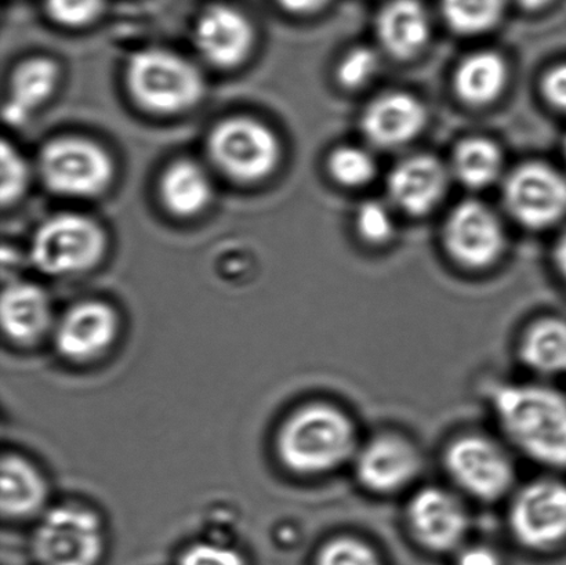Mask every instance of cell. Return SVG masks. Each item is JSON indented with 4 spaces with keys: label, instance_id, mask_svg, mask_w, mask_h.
<instances>
[{
    "label": "cell",
    "instance_id": "obj_1",
    "mask_svg": "<svg viewBox=\"0 0 566 565\" xmlns=\"http://www.w3.org/2000/svg\"><path fill=\"white\" fill-rule=\"evenodd\" d=\"M510 444L542 467L566 470V397L543 385H509L493 397Z\"/></svg>",
    "mask_w": 566,
    "mask_h": 565
},
{
    "label": "cell",
    "instance_id": "obj_2",
    "mask_svg": "<svg viewBox=\"0 0 566 565\" xmlns=\"http://www.w3.org/2000/svg\"><path fill=\"white\" fill-rule=\"evenodd\" d=\"M359 450L352 418L329 404L300 408L283 423L279 456L291 472L321 475L354 461Z\"/></svg>",
    "mask_w": 566,
    "mask_h": 565
},
{
    "label": "cell",
    "instance_id": "obj_3",
    "mask_svg": "<svg viewBox=\"0 0 566 565\" xmlns=\"http://www.w3.org/2000/svg\"><path fill=\"white\" fill-rule=\"evenodd\" d=\"M127 86L143 108L157 114H176L201 100V72L181 55L147 49L132 55L126 70Z\"/></svg>",
    "mask_w": 566,
    "mask_h": 565
},
{
    "label": "cell",
    "instance_id": "obj_4",
    "mask_svg": "<svg viewBox=\"0 0 566 565\" xmlns=\"http://www.w3.org/2000/svg\"><path fill=\"white\" fill-rule=\"evenodd\" d=\"M105 236L96 221L86 216H53L33 236L30 257L33 265L48 275H72L92 269L102 259Z\"/></svg>",
    "mask_w": 566,
    "mask_h": 565
},
{
    "label": "cell",
    "instance_id": "obj_5",
    "mask_svg": "<svg viewBox=\"0 0 566 565\" xmlns=\"http://www.w3.org/2000/svg\"><path fill=\"white\" fill-rule=\"evenodd\" d=\"M39 175L57 196H98L113 180L114 165L97 144L81 137H63L46 144L39 155Z\"/></svg>",
    "mask_w": 566,
    "mask_h": 565
},
{
    "label": "cell",
    "instance_id": "obj_6",
    "mask_svg": "<svg viewBox=\"0 0 566 565\" xmlns=\"http://www.w3.org/2000/svg\"><path fill=\"white\" fill-rule=\"evenodd\" d=\"M104 547V531L96 514L71 505L44 514L32 540L38 565H98Z\"/></svg>",
    "mask_w": 566,
    "mask_h": 565
},
{
    "label": "cell",
    "instance_id": "obj_7",
    "mask_svg": "<svg viewBox=\"0 0 566 565\" xmlns=\"http://www.w3.org/2000/svg\"><path fill=\"white\" fill-rule=\"evenodd\" d=\"M446 469L454 485L482 502L501 500L512 491L515 468L512 457L490 437H459L446 452Z\"/></svg>",
    "mask_w": 566,
    "mask_h": 565
},
{
    "label": "cell",
    "instance_id": "obj_8",
    "mask_svg": "<svg viewBox=\"0 0 566 565\" xmlns=\"http://www.w3.org/2000/svg\"><path fill=\"white\" fill-rule=\"evenodd\" d=\"M209 154L231 179L252 182L264 179L280 160V143L273 130L249 118L221 122L210 133Z\"/></svg>",
    "mask_w": 566,
    "mask_h": 565
},
{
    "label": "cell",
    "instance_id": "obj_9",
    "mask_svg": "<svg viewBox=\"0 0 566 565\" xmlns=\"http://www.w3.org/2000/svg\"><path fill=\"white\" fill-rule=\"evenodd\" d=\"M509 524L515 540L534 551L566 542V483L558 479L532 481L515 494Z\"/></svg>",
    "mask_w": 566,
    "mask_h": 565
},
{
    "label": "cell",
    "instance_id": "obj_10",
    "mask_svg": "<svg viewBox=\"0 0 566 565\" xmlns=\"http://www.w3.org/2000/svg\"><path fill=\"white\" fill-rule=\"evenodd\" d=\"M504 202L521 224L546 229L566 215V179L546 164H525L509 176Z\"/></svg>",
    "mask_w": 566,
    "mask_h": 565
},
{
    "label": "cell",
    "instance_id": "obj_11",
    "mask_svg": "<svg viewBox=\"0 0 566 565\" xmlns=\"http://www.w3.org/2000/svg\"><path fill=\"white\" fill-rule=\"evenodd\" d=\"M443 240L451 257L469 269L490 268L506 243L501 220L479 201H465L452 210Z\"/></svg>",
    "mask_w": 566,
    "mask_h": 565
},
{
    "label": "cell",
    "instance_id": "obj_12",
    "mask_svg": "<svg viewBox=\"0 0 566 565\" xmlns=\"http://www.w3.org/2000/svg\"><path fill=\"white\" fill-rule=\"evenodd\" d=\"M410 531L432 552H451L463 545L470 529L468 509L453 492L427 486L416 492L407 509Z\"/></svg>",
    "mask_w": 566,
    "mask_h": 565
},
{
    "label": "cell",
    "instance_id": "obj_13",
    "mask_svg": "<svg viewBox=\"0 0 566 565\" xmlns=\"http://www.w3.org/2000/svg\"><path fill=\"white\" fill-rule=\"evenodd\" d=\"M354 467L366 490L387 495L413 483L420 473L421 458L412 442L403 437L382 435L359 447Z\"/></svg>",
    "mask_w": 566,
    "mask_h": 565
},
{
    "label": "cell",
    "instance_id": "obj_14",
    "mask_svg": "<svg viewBox=\"0 0 566 565\" xmlns=\"http://www.w3.org/2000/svg\"><path fill=\"white\" fill-rule=\"evenodd\" d=\"M118 332L119 320L113 307L103 302H82L61 317L54 343L64 358L86 363L107 352Z\"/></svg>",
    "mask_w": 566,
    "mask_h": 565
},
{
    "label": "cell",
    "instance_id": "obj_15",
    "mask_svg": "<svg viewBox=\"0 0 566 565\" xmlns=\"http://www.w3.org/2000/svg\"><path fill=\"white\" fill-rule=\"evenodd\" d=\"M196 46L209 64L231 69L241 64L253 46V28L230 6H212L199 17L193 31Z\"/></svg>",
    "mask_w": 566,
    "mask_h": 565
},
{
    "label": "cell",
    "instance_id": "obj_16",
    "mask_svg": "<svg viewBox=\"0 0 566 565\" xmlns=\"http://www.w3.org/2000/svg\"><path fill=\"white\" fill-rule=\"evenodd\" d=\"M427 122L424 105L412 94L391 92L382 94L366 107L364 135L376 146H403L419 135Z\"/></svg>",
    "mask_w": 566,
    "mask_h": 565
},
{
    "label": "cell",
    "instance_id": "obj_17",
    "mask_svg": "<svg viewBox=\"0 0 566 565\" xmlns=\"http://www.w3.org/2000/svg\"><path fill=\"white\" fill-rule=\"evenodd\" d=\"M448 174L431 155L401 160L388 177V192L403 212L420 216L437 207L447 191Z\"/></svg>",
    "mask_w": 566,
    "mask_h": 565
},
{
    "label": "cell",
    "instance_id": "obj_18",
    "mask_svg": "<svg viewBox=\"0 0 566 565\" xmlns=\"http://www.w3.org/2000/svg\"><path fill=\"white\" fill-rule=\"evenodd\" d=\"M0 318L10 341L32 345L42 339L52 325V304L38 285L14 282L3 291Z\"/></svg>",
    "mask_w": 566,
    "mask_h": 565
},
{
    "label": "cell",
    "instance_id": "obj_19",
    "mask_svg": "<svg viewBox=\"0 0 566 565\" xmlns=\"http://www.w3.org/2000/svg\"><path fill=\"white\" fill-rule=\"evenodd\" d=\"M429 14L419 0H391L377 19V35L394 57L408 60L419 54L429 42Z\"/></svg>",
    "mask_w": 566,
    "mask_h": 565
},
{
    "label": "cell",
    "instance_id": "obj_20",
    "mask_svg": "<svg viewBox=\"0 0 566 565\" xmlns=\"http://www.w3.org/2000/svg\"><path fill=\"white\" fill-rule=\"evenodd\" d=\"M0 484V509L6 519L24 520L35 516L46 503V481L24 458H3Z\"/></svg>",
    "mask_w": 566,
    "mask_h": 565
},
{
    "label": "cell",
    "instance_id": "obj_21",
    "mask_svg": "<svg viewBox=\"0 0 566 565\" xmlns=\"http://www.w3.org/2000/svg\"><path fill=\"white\" fill-rule=\"evenodd\" d=\"M57 80V65L52 60L32 59L22 63L11 76L4 119L11 125L24 124L32 111L52 96Z\"/></svg>",
    "mask_w": 566,
    "mask_h": 565
},
{
    "label": "cell",
    "instance_id": "obj_22",
    "mask_svg": "<svg viewBox=\"0 0 566 565\" xmlns=\"http://www.w3.org/2000/svg\"><path fill=\"white\" fill-rule=\"evenodd\" d=\"M509 70L502 55L479 52L465 57L454 71L458 96L471 105H485L501 96L507 85Z\"/></svg>",
    "mask_w": 566,
    "mask_h": 565
},
{
    "label": "cell",
    "instance_id": "obj_23",
    "mask_svg": "<svg viewBox=\"0 0 566 565\" xmlns=\"http://www.w3.org/2000/svg\"><path fill=\"white\" fill-rule=\"evenodd\" d=\"M212 190L207 171L188 159L171 164L160 180V197L165 207L182 218L207 208L212 199Z\"/></svg>",
    "mask_w": 566,
    "mask_h": 565
},
{
    "label": "cell",
    "instance_id": "obj_24",
    "mask_svg": "<svg viewBox=\"0 0 566 565\" xmlns=\"http://www.w3.org/2000/svg\"><path fill=\"white\" fill-rule=\"evenodd\" d=\"M521 358L534 373L543 376L566 374V320L547 317L525 332Z\"/></svg>",
    "mask_w": 566,
    "mask_h": 565
},
{
    "label": "cell",
    "instance_id": "obj_25",
    "mask_svg": "<svg viewBox=\"0 0 566 565\" xmlns=\"http://www.w3.org/2000/svg\"><path fill=\"white\" fill-rule=\"evenodd\" d=\"M502 166L501 149L484 137L468 138L453 155L454 175L470 188L491 186L501 175Z\"/></svg>",
    "mask_w": 566,
    "mask_h": 565
},
{
    "label": "cell",
    "instance_id": "obj_26",
    "mask_svg": "<svg viewBox=\"0 0 566 565\" xmlns=\"http://www.w3.org/2000/svg\"><path fill=\"white\" fill-rule=\"evenodd\" d=\"M441 9L453 31L475 35L497 24L504 0H441Z\"/></svg>",
    "mask_w": 566,
    "mask_h": 565
},
{
    "label": "cell",
    "instance_id": "obj_27",
    "mask_svg": "<svg viewBox=\"0 0 566 565\" xmlns=\"http://www.w3.org/2000/svg\"><path fill=\"white\" fill-rule=\"evenodd\" d=\"M327 166L333 179L347 187L364 186L374 179L376 174L374 157L364 148L353 146L335 149Z\"/></svg>",
    "mask_w": 566,
    "mask_h": 565
},
{
    "label": "cell",
    "instance_id": "obj_28",
    "mask_svg": "<svg viewBox=\"0 0 566 565\" xmlns=\"http://www.w3.org/2000/svg\"><path fill=\"white\" fill-rule=\"evenodd\" d=\"M316 565H382L380 557L365 542L342 536L322 547Z\"/></svg>",
    "mask_w": 566,
    "mask_h": 565
},
{
    "label": "cell",
    "instance_id": "obj_29",
    "mask_svg": "<svg viewBox=\"0 0 566 565\" xmlns=\"http://www.w3.org/2000/svg\"><path fill=\"white\" fill-rule=\"evenodd\" d=\"M2 180H0V198L4 207L19 201L30 180V170L21 154L8 142L2 143Z\"/></svg>",
    "mask_w": 566,
    "mask_h": 565
},
{
    "label": "cell",
    "instance_id": "obj_30",
    "mask_svg": "<svg viewBox=\"0 0 566 565\" xmlns=\"http://www.w3.org/2000/svg\"><path fill=\"white\" fill-rule=\"evenodd\" d=\"M380 60L369 48L353 49L337 65V80L347 88L366 85L379 71Z\"/></svg>",
    "mask_w": 566,
    "mask_h": 565
},
{
    "label": "cell",
    "instance_id": "obj_31",
    "mask_svg": "<svg viewBox=\"0 0 566 565\" xmlns=\"http://www.w3.org/2000/svg\"><path fill=\"white\" fill-rule=\"evenodd\" d=\"M357 229L364 240L382 243L394 234V220L390 210L381 202L369 201L360 205L357 213Z\"/></svg>",
    "mask_w": 566,
    "mask_h": 565
},
{
    "label": "cell",
    "instance_id": "obj_32",
    "mask_svg": "<svg viewBox=\"0 0 566 565\" xmlns=\"http://www.w3.org/2000/svg\"><path fill=\"white\" fill-rule=\"evenodd\" d=\"M104 0H48V11L54 21L65 27H82L102 13Z\"/></svg>",
    "mask_w": 566,
    "mask_h": 565
},
{
    "label": "cell",
    "instance_id": "obj_33",
    "mask_svg": "<svg viewBox=\"0 0 566 565\" xmlns=\"http://www.w3.org/2000/svg\"><path fill=\"white\" fill-rule=\"evenodd\" d=\"M179 565H248L245 557L231 547L196 544L182 553Z\"/></svg>",
    "mask_w": 566,
    "mask_h": 565
},
{
    "label": "cell",
    "instance_id": "obj_34",
    "mask_svg": "<svg viewBox=\"0 0 566 565\" xmlns=\"http://www.w3.org/2000/svg\"><path fill=\"white\" fill-rule=\"evenodd\" d=\"M542 91L554 107L566 111V64L554 66L543 77Z\"/></svg>",
    "mask_w": 566,
    "mask_h": 565
},
{
    "label": "cell",
    "instance_id": "obj_35",
    "mask_svg": "<svg viewBox=\"0 0 566 565\" xmlns=\"http://www.w3.org/2000/svg\"><path fill=\"white\" fill-rule=\"evenodd\" d=\"M458 565H501L497 553L491 547L474 545L464 547L458 556Z\"/></svg>",
    "mask_w": 566,
    "mask_h": 565
},
{
    "label": "cell",
    "instance_id": "obj_36",
    "mask_svg": "<svg viewBox=\"0 0 566 565\" xmlns=\"http://www.w3.org/2000/svg\"><path fill=\"white\" fill-rule=\"evenodd\" d=\"M283 9L292 13L307 14L324 8L329 0H279Z\"/></svg>",
    "mask_w": 566,
    "mask_h": 565
},
{
    "label": "cell",
    "instance_id": "obj_37",
    "mask_svg": "<svg viewBox=\"0 0 566 565\" xmlns=\"http://www.w3.org/2000/svg\"><path fill=\"white\" fill-rule=\"evenodd\" d=\"M556 260L559 271L564 275L566 280V232L563 236L562 240H559L556 251Z\"/></svg>",
    "mask_w": 566,
    "mask_h": 565
},
{
    "label": "cell",
    "instance_id": "obj_38",
    "mask_svg": "<svg viewBox=\"0 0 566 565\" xmlns=\"http://www.w3.org/2000/svg\"><path fill=\"white\" fill-rule=\"evenodd\" d=\"M515 2L523 6L525 9L536 10L545 8L551 0H515Z\"/></svg>",
    "mask_w": 566,
    "mask_h": 565
},
{
    "label": "cell",
    "instance_id": "obj_39",
    "mask_svg": "<svg viewBox=\"0 0 566 565\" xmlns=\"http://www.w3.org/2000/svg\"><path fill=\"white\" fill-rule=\"evenodd\" d=\"M565 157H566V140H565Z\"/></svg>",
    "mask_w": 566,
    "mask_h": 565
}]
</instances>
